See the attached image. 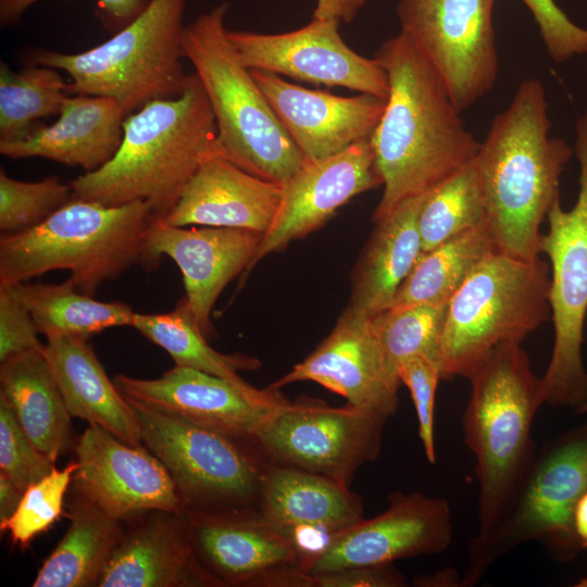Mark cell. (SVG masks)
Here are the masks:
<instances>
[{"label": "cell", "mask_w": 587, "mask_h": 587, "mask_svg": "<svg viewBox=\"0 0 587 587\" xmlns=\"http://www.w3.org/2000/svg\"><path fill=\"white\" fill-rule=\"evenodd\" d=\"M375 58L387 73L389 93L370 137L383 179L374 223L469 165L480 146L408 35L400 32L385 40Z\"/></svg>", "instance_id": "obj_1"}, {"label": "cell", "mask_w": 587, "mask_h": 587, "mask_svg": "<svg viewBox=\"0 0 587 587\" xmlns=\"http://www.w3.org/2000/svg\"><path fill=\"white\" fill-rule=\"evenodd\" d=\"M549 130L542 84L523 80L509 107L492 120L474 159L485 225L495 250L512 258H539L540 226L560 199V176L573 155Z\"/></svg>", "instance_id": "obj_2"}, {"label": "cell", "mask_w": 587, "mask_h": 587, "mask_svg": "<svg viewBox=\"0 0 587 587\" xmlns=\"http://www.w3.org/2000/svg\"><path fill=\"white\" fill-rule=\"evenodd\" d=\"M122 126L114 157L71 182L73 198L110 207L146 201L163 220L201 162L217 154L215 118L196 73L182 95L146 103Z\"/></svg>", "instance_id": "obj_3"}, {"label": "cell", "mask_w": 587, "mask_h": 587, "mask_svg": "<svg viewBox=\"0 0 587 587\" xmlns=\"http://www.w3.org/2000/svg\"><path fill=\"white\" fill-rule=\"evenodd\" d=\"M150 204L104 205L72 198L39 225L0 238V286L67 270L77 290L93 296L130 267H157L147 235L155 221Z\"/></svg>", "instance_id": "obj_4"}, {"label": "cell", "mask_w": 587, "mask_h": 587, "mask_svg": "<svg viewBox=\"0 0 587 587\" xmlns=\"http://www.w3.org/2000/svg\"><path fill=\"white\" fill-rule=\"evenodd\" d=\"M467 379L462 425L476 460L477 534H483L502 519L535 459L532 426L545 403L522 342L499 345Z\"/></svg>", "instance_id": "obj_5"}, {"label": "cell", "mask_w": 587, "mask_h": 587, "mask_svg": "<svg viewBox=\"0 0 587 587\" xmlns=\"http://www.w3.org/2000/svg\"><path fill=\"white\" fill-rule=\"evenodd\" d=\"M222 2L185 26L184 51L211 105L217 154L246 172L286 183L308 160L290 139L228 39Z\"/></svg>", "instance_id": "obj_6"}, {"label": "cell", "mask_w": 587, "mask_h": 587, "mask_svg": "<svg viewBox=\"0 0 587 587\" xmlns=\"http://www.w3.org/2000/svg\"><path fill=\"white\" fill-rule=\"evenodd\" d=\"M186 0H149L109 40L80 53L38 50L29 62L54 67L71 78L68 95L114 99L126 115L146 103L178 97L189 74L183 22Z\"/></svg>", "instance_id": "obj_7"}, {"label": "cell", "mask_w": 587, "mask_h": 587, "mask_svg": "<svg viewBox=\"0 0 587 587\" xmlns=\"http://www.w3.org/2000/svg\"><path fill=\"white\" fill-rule=\"evenodd\" d=\"M550 265L492 250L448 303L439 350L441 379L471 373L499 345L522 342L551 317Z\"/></svg>", "instance_id": "obj_8"}, {"label": "cell", "mask_w": 587, "mask_h": 587, "mask_svg": "<svg viewBox=\"0 0 587 587\" xmlns=\"http://www.w3.org/2000/svg\"><path fill=\"white\" fill-rule=\"evenodd\" d=\"M586 491L587 422L537 449L502 519L470 540L461 587L476 585L501 557L529 541L541 544L558 562L575 559L583 549L574 513Z\"/></svg>", "instance_id": "obj_9"}, {"label": "cell", "mask_w": 587, "mask_h": 587, "mask_svg": "<svg viewBox=\"0 0 587 587\" xmlns=\"http://www.w3.org/2000/svg\"><path fill=\"white\" fill-rule=\"evenodd\" d=\"M575 153L579 188L575 204L563 210L560 199L547 215L540 248L550 262L549 303L554 339L540 377L544 403L576 413L587 402V372L582 358L587 314V112L576 124Z\"/></svg>", "instance_id": "obj_10"}, {"label": "cell", "mask_w": 587, "mask_h": 587, "mask_svg": "<svg viewBox=\"0 0 587 587\" xmlns=\"http://www.w3.org/2000/svg\"><path fill=\"white\" fill-rule=\"evenodd\" d=\"M142 444L164 464L190 511L249 510L268 462L248 439L129 401Z\"/></svg>", "instance_id": "obj_11"}, {"label": "cell", "mask_w": 587, "mask_h": 587, "mask_svg": "<svg viewBox=\"0 0 587 587\" xmlns=\"http://www.w3.org/2000/svg\"><path fill=\"white\" fill-rule=\"evenodd\" d=\"M389 416L301 398L261 424L250 441L268 463L320 474L350 486L360 466L378 458Z\"/></svg>", "instance_id": "obj_12"}, {"label": "cell", "mask_w": 587, "mask_h": 587, "mask_svg": "<svg viewBox=\"0 0 587 587\" xmlns=\"http://www.w3.org/2000/svg\"><path fill=\"white\" fill-rule=\"evenodd\" d=\"M496 0H400L401 32L442 80L459 112L495 85L499 61L492 23Z\"/></svg>", "instance_id": "obj_13"}, {"label": "cell", "mask_w": 587, "mask_h": 587, "mask_svg": "<svg viewBox=\"0 0 587 587\" xmlns=\"http://www.w3.org/2000/svg\"><path fill=\"white\" fill-rule=\"evenodd\" d=\"M239 60L249 70L387 99V73L377 59L352 50L339 33V22L312 18L280 34L227 30Z\"/></svg>", "instance_id": "obj_14"}, {"label": "cell", "mask_w": 587, "mask_h": 587, "mask_svg": "<svg viewBox=\"0 0 587 587\" xmlns=\"http://www.w3.org/2000/svg\"><path fill=\"white\" fill-rule=\"evenodd\" d=\"M189 513L196 555L222 586L313 587L291 542L258 511Z\"/></svg>", "instance_id": "obj_15"}, {"label": "cell", "mask_w": 587, "mask_h": 587, "mask_svg": "<svg viewBox=\"0 0 587 587\" xmlns=\"http://www.w3.org/2000/svg\"><path fill=\"white\" fill-rule=\"evenodd\" d=\"M113 382L128 401L248 440L290 402L276 389H258L246 380L235 382L182 365L159 378L117 374Z\"/></svg>", "instance_id": "obj_16"}, {"label": "cell", "mask_w": 587, "mask_h": 587, "mask_svg": "<svg viewBox=\"0 0 587 587\" xmlns=\"http://www.w3.org/2000/svg\"><path fill=\"white\" fill-rule=\"evenodd\" d=\"M75 451L76 490L109 516L120 521L150 510L180 514L185 508L170 472L147 447L89 424Z\"/></svg>", "instance_id": "obj_17"}, {"label": "cell", "mask_w": 587, "mask_h": 587, "mask_svg": "<svg viewBox=\"0 0 587 587\" xmlns=\"http://www.w3.org/2000/svg\"><path fill=\"white\" fill-rule=\"evenodd\" d=\"M452 535V513L447 499L419 491H395L388 496V507L383 513L362 519L339 534L308 573L312 576L441 553L449 548Z\"/></svg>", "instance_id": "obj_18"}, {"label": "cell", "mask_w": 587, "mask_h": 587, "mask_svg": "<svg viewBox=\"0 0 587 587\" xmlns=\"http://www.w3.org/2000/svg\"><path fill=\"white\" fill-rule=\"evenodd\" d=\"M258 513L297 550L304 570L344 530L363 519V501L329 477L268 463Z\"/></svg>", "instance_id": "obj_19"}, {"label": "cell", "mask_w": 587, "mask_h": 587, "mask_svg": "<svg viewBox=\"0 0 587 587\" xmlns=\"http://www.w3.org/2000/svg\"><path fill=\"white\" fill-rule=\"evenodd\" d=\"M383 186L369 139L315 161H308L283 184L279 208L263 235L246 276L264 257L321 228L355 196Z\"/></svg>", "instance_id": "obj_20"}, {"label": "cell", "mask_w": 587, "mask_h": 587, "mask_svg": "<svg viewBox=\"0 0 587 587\" xmlns=\"http://www.w3.org/2000/svg\"><path fill=\"white\" fill-rule=\"evenodd\" d=\"M297 382H314L349 404L389 417L399 404L401 380L389 367L370 317L348 308L316 349L268 388Z\"/></svg>", "instance_id": "obj_21"}, {"label": "cell", "mask_w": 587, "mask_h": 587, "mask_svg": "<svg viewBox=\"0 0 587 587\" xmlns=\"http://www.w3.org/2000/svg\"><path fill=\"white\" fill-rule=\"evenodd\" d=\"M263 234L229 227L185 228L155 220L148 230L149 253L158 266L168 257L179 267L185 300L200 330L212 332L211 312L221 292L246 273Z\"/></svg>", "instance_id": "obj_22"}, {"label": "cell", "mask_w": 587, "mask_h": 587, "mask_svg": "<svg viewBox=\"0 0 587 587\" xmlns=\"http://www.w3.org/2000/svg\"><path fill=\"white\" fill-rule=\"evenodd\" d=\"M284 129L308 161L336 154L369 139L378 124L386 100L360 93L336 96L250 70Z\"/></svg>", "instance_id": "obj_23"}, {"label": "cell", "mask_w": 587, "mask_h": 587, "mask_svg": "<svg viewBox=\"0 0 587 587\" xmlns=\"http://www.w3.org/2000/svg\"><path fill=\"white\" fill-rule=\"evenodd\" d=\"M283 185L254 176L218 154L205 158L163 221L174 226L240 228L265 234Z\"/></svg>", "instance_id": "obj_24"}, {"label": "cell", "mask_w": 587, "mask_h": 587, "mask_svg": "<svg viewBox=\"0 0 587 587\" xmlns=\"http://www.w3.org/2000/svg\"><path fill=\"white\" fill-rule=\"evenodd\" d=\"M125 116L112 98L70 96L53 124L37 126L21 141H0V153L12 160L43 158L95 172L120 148Z\"/></svg>", "instance_id": "obj_25"}, {"label": "cell", "mask_w": 587, "mask_h": 587, "mask_svg": "<svg viewBox=\"0 0 587 587\" xmlns=\"http://www.w3.org/2000/svg\"><path fill=\"white\" fill-rule=\"evenodd\" d=\"M159 516L123 536L97 586H222L201 564L186 519Z\"/></svg>", "instance_id": "obj_26"}, {"label": "cell", "mask_w": 587, "mask_h": 587, "mask_svg": "<svg viewBox=\"0 0 587 587\" xmlns=\"http://www.w3.org/2000/svg\"><path fill=\"white\" fill-rule=\"evenodd\" d=\"M42 353L72 417L96 424L130 446H141L139 420L111 382L87 339L47 338Z\"/></svg>", "instance_id": "obj_27"}, {"label": "cell", "mask_w": 587, "mask_h": 587, "mask_svg": "<svg viewBox=\"0 0 587 587\" xmlns=\"http://www.w3.org/2000/svg\"><path fill=\"white\" fill-rule=\"evenodd\" d=\"M424 195L403 201L375 223L353 272L351 311L372 317L391 307L422 254L417 221Z\"/></svg>", "instance_id": "obj_28"}, {"label": "cell", "mask_w": 587, "mask_h": 587, "mask_svg": "<svg viewBox=\"0 0 587 587\" xmlns=\"http://www.w3.org/2000/svg\"><path fill=\"white\" fill-rule=\"evenodd\" d=\"M0 397L38 450L53 462L71 442V415L42 350L8 358L0 365Z\"/></svg>", "instance_id": "obj_29"}, {"label": "cell", "mask_w": 587, "mask_h": 587, "mask_svg": "<svg viewBox=\"0 0 587 587\" xmlns=\"http://www.w3.org/2000/svg\"><path fill=\"white\" fill-rule=\"evenodd\" d=\"M120 521L79 497L65 536L43 562L34 587L97 586L123 537Z\"/></svg>", "instance_id": "obj_30"}, {"label": "cell", "mask_w": 587, "mask_h": 587, "mask_svg": "<svg viewBox=\"0 0 587 587\" xmlns=\"http://www.w3.org/2000/svg\"><path fill=\"white\" fill-rule=\"evenodd\" d=\"M11 286L28 309L38 333L46 338L88 339L111 327L132 326L136 313L123 302L96 300L67 280L61 284L24 282Z\"/></svg>", "instance_id": "obj_31"}, {"label": "cell", "mask_w": 587, "mask_h": 587, "mask_svg": "<svg viewBox=\"0 0 587 587\" xmlns=\"http://www.w3.org/2000/svg\"><path fill=\"white\" fill-rule=\"evenodd\" d=\"M492 250L491 237L483 224L423 252L399 287L389 309L449 303L477 264Z\"/></svg>", "instance_id": "obj_32"}, {"label": "cell", "mask_w": 587, "mask_h": 587, "mask_svg": "<svg viewBox=\"0 0 587 587\" xmlns=\"http://www.w3.org/2000/svg\"><path fill=\"white\" fill-rule=\"evenodd\" d=\"M132 327L164 349L176 365L235 382L243 380L239 372L255 371L261 365L257 358L247 354H224L214 350L197 325L185 298L168 313L136 312Z\"/></svg>", "instance_id": "obj_33"}, {"label": "cell", "mask_w": 587, "mask_h": 587, "mask_svg": "<svg viewBox=\"0 0 587 587\" xmlns=\"http://www.w3.org/2000/svg\"><path fill=\"white\" fill-rule=\"evenodd\" d=\"M59 70L28 62L20 71L0 63V141L27 138L43 117L59 115L70 97Z\"/></svg>", "instance_id": "obj_34"}, {"label": "cell", "mask_w": 587, "mask_h": 587, "mask_svg": "<svg viewBox=\"0 0 587 587\" xmlns=\"http://www.w3.org/2000/svg\"><path fill=\"white\" fill-rule=\"evenodd\" d=\"M422 253L485 224V205L474 161L424 195L419 212Z\"/></svg>", "instance_id": "obj_35"}, {"label": "cell", "mask_w": 587, "mask_h": 587, "mask_svg": "<svg viewBox=\"0 0 587 587\" xmlns=\"http://www.w3.org/2000/svg\"><path fill=\"white\" fill-rule=\"evenodd\" d=\"M448 303L387 309L370 317L389 367L421 357L437 362ZM399 376V375H398Z\"/></svg>", "instance_id": "obj_36"}, {"label": "cell", "mask_w": 587, "mask_h": 587, "mask_svg": "<svg viewBox=\"0 0 587 587\" xmlns=\"http://www.w3.org/2000/svg\"><path fill=\"white\" fill-rule=\"evenodd\" d=\"M73 198L72 187L49 176L38 182H23L0 170V230L10 235L30 229Z\"/></svg>", "instance_id": "obj_37"}, {"label": "cell", "mask_w": 587, "mask_h": 587, "mask_svg": "<svg viewBox=\"0 0 587 587\" xmlns=\"http://www.w3.org/2000/svg\"><path fill=\"white\" fill-rule=\"evenodd\" d=\"M77 467V460L62 470L54 467L30 485L14 514L0 523V529L9 532L13 541L21 546L28 545L34 537L47 530L62 513L64 496Z\"/></svg>", "instance_id": "obj_38"}, {"label": "cell", "mask_w": 587, "mask_h": 587, "mask_svg": "<svg viewBox=\"0 0 587 587\" xmlns=\"http://www.w3.org/2000/svg\"><path fill=\"white\" fill-rule=\"evenodd\" d=\"M54 469V462L36 448L16 421L7 401L0 397V473L22 491Z\"/></svg>", "instance_id": "obj_39"}, {"label": "cell", "mask_w": 587, "mask_h": 587, "mask_svg": "<svg viewBox=\"0 0 587 587\" xmlns=\"http://www.w3.org/2000/svg\"><path fill=\"white\" fill-rule=\"evenodd\" d=\"M401 384L410 390L419 422V436L426 460L436 463L435 448V399L441 379L437 362L415 357L399 365Z\"/></svg>", "instance_id": "obj_40"}, {"label": "cell", "mask_w": 587, "mask_h": 587, "mask_svg": "<svg viewBox=\"0 0 587 587\" xmlns=\"http://www.w3.org/2000/svg\"><path fill=\"white\" fill-rule=\"evenodd\" d=\"M532 12L545 43L554 62L587 53V28L573 23L554 0H522Z\"/></svg>", "instance_id": "obj_41"}, {"label": "cell", "mask_w": 587, "mask_h": 587, "mask_svg": "<svg viewBox=\"0 0 587 587\" xmlns=\"http://www.w3.org/2000/svg\"><path fill=\"white\" fill-rule=\"evenodd\" d=\"M35 322L13 286H0V362L29 351L42 350Z\"/></svg>", "instance_id": "obj_42"}, {"label": "cell", "mask_w": 587, "mask_h": 587, "mask_svg": "<svg viewBox=\"0 0 587 587\" xmlns=\"http://www.w3.org/2000/svg\"><path fill=\"white\" fill-rule=\"evenodd\" d=\"M313 587H404V576L391 564L361 565L312 575Z\"/></svg>", "instance_id": "obj_43"}, {"label": "cell", "mask_w": 587, "mask_h": 587, "mask_svg": "<svg viewBox=\"0 0 587 587\" xmlns=\"http://www.w3.org/2000/svg\"><path fill=\"white\" fill-rule=\"evenodd\" d=\"M39 0H0V25L2 28L18 23L24 13ZM102 20L108 27L120 30L133 21L149 0H97Z\"/></svg>", "instance_id": "obj_44"}, {"label": "cell", "mask_w": 587, "mask_h": 587, "mask_svg": "<svg viewBox=\"0 0 587 587\" xmlns=\"http://www.w3.org/2000/svg\"><path fill=\"white\" fill-rule=\"evenodd\" d=\"M367 0H316L313 18L351 23Z\"/></svg>", "instance_id": "obj_45"}, {"label": "cell", "mask_w": 587, "mask_h": 587, "mask_svg": "<svg viewBox=\"0 0 587 587\" xmlns=\"http://www.w3.org/2000/svg\"><path fill=\"white\" fill-rule=\"evenodd\" d=\"M24 491L16 487L3 473H0V523L9 520L16 511Z\"/></svg>", "instance_id": "obj_46"}, {"label": "cell", "mask_w": 587, "mask_h": 587, "mask_svg": "<svg viewBox=\"0 0 587 587\" xmlns=\"http://www.w3.org/2000/svg\"><path fill=\"white\" fill-rule=\"evenodd\" d=\"M461 578L453 569L446 567L434 574L414 577L413 585L420 587H461Z\"/></svg>", "instance_id": "obj_47"}, {"label": "cell", "mask_w": 587, "mask_h": 587, "mask_svg": "<svg viewBox=\"0 0 587 587\" xmlns=\"http://www.w3.org/2000/svg\"><path fill=\"white\" fill-rule=\"evenodd\" d=\"M574 526L582 549H587V491L575 508Z\"/></svg>", "instance_id": "obj_48"}, {"label": "cell", "mask_w": 587, "mask_h": 587, "mask_svg": "<svg viewBox=\"0 0 587 587\" xmlns=\"http://www.w3.org/2000/svg\"><path fill=\"white\" fill-rule=\"evenodd\" d=\"M575 586L576 587H587V576L579 579Z\"/></svg>", "instance_id": "obj_49"}, {"label": "cell", "mask_w": 587, "mask_h": 587, "mask_svg": "<svg viewBox=\"0 0 587 587\" xmlns=\"http://www.w3.org/2000/svg\"><path fill=\"white\" fill-rule=\"evenodd\" d=\"M579 414L587 413V402L582 407V409L578 411Z\"/></svg>", "instance_id": "obj_50"}]
</instances>
